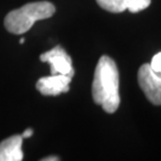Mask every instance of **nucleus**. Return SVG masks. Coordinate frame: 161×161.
Returning a JSON list of instances; mask_svg holds the SVG:
<instances>
[{"label": "nucleus", "mask_w": 161, "mask_h": 161, "mask_svg": "<svg viewBox=\"0 0 161 161\" xmlns=\"http://www.w3.org/2000/svg\"><path fill=\"white\" fill-rule=\"evenodd\" d=\"M42 160L43 161H58V160H60V158L57 156H50V157H47V158H43Z\"/></svg>", "instance_id": "obj_11"}, {"label": "nucleus", "mask_w": 161, "mask_h": 161, "mask_svg": "<svg viewBox=\"0 0 161 161\" xmlns=\"http://www.w3.org/2000/svg\"><path fill=\"white\" fill-rule=\"evenodd\" d=\"M21 135H14L0 142V161H21L23 159L22 153Z\"/></svg>", "instance_id": "obj_6"}, {"label": "nucleus", "mask_w": 161, "mask_h": 161, "mask_svg": "<svg viewBox=\"0 0 161 161\" xmlns=\"http://www.w3.org/2000/svg\"><path fill=\"white\" fill-rule=\"evenodd\" d=\"M151 4V0H129L128 9L131 13H138L146 9Z\"/></svg>", "instance_id": "obj_8"}, {"label": "nucleus", "mask_w": 161, "mask_h": 161, "mask_svg": "<svg viewBox=\"0 0 161 161\" xmlns=\"http://www.w3.org/2000/svg\"><path fill=\"white\" fill-rule=\"evenodd\" d=\"M150 66L156 75L161 76V53H157L153 57L152 62H151Z\"/></svg>", "instance_id": "obj_9"}, {"label": "nucleus", "mask_w": 161, "mask_h": 161, "mask_svg": "<svg viewBox=\"0 0 161 161\" xmlns=\"http://www.w3.org/2000/svg\"><path fill=\"white\" fill-rule=\"evenodd\" d=\"M19 43H20V44H23L24 43V39H23V38H21L20 41H19Z\"/></svg>", "instance_id": "obj_12"}, {"label": "nucleus", "mask_w": 161, "mask_h": 161, "mask_svg": "<svg viewBox=\"0 0 161 161\" xmlns=\"http://www.w3.org/2000/svg\"><path fill=\"white\" fill-rule=\"evenodd\" d=\"M102 8L110 13H122L128 9L129 0H96Z\"/></svg>", "instance_id": "obj_7"}, {"label": "nucleus", "mask_w": 161, "mask_h": 161, "mask_svg": "<svg viewBox=\"0 0 161 161\" xmlns=\"http://www.w3.org/2000/svg\"><path fill=\"white\" fill-rule=\"evenodd\" d=\"M71 76L65 75H51L41 78L36 84V88L41 94L46 96H57L69 91Z\"/></svg>", "instance_id": "obj_5"}, {"label": "nucleus", "mask_w": 161, "mask_h": 161, "mask_svg": "<svg viewBox=\"0 0 161 161\" xmlns=\"http://www.w3.org/2000/svg\"><path fill=\"white\" fill-rule=\"evenodd\" d=\"M40 60L42 62L49 63L51 75H65L71 78L75 75L71 58L61 46H56L42 53Z\"/></svg>", "instance_id": "obj_4"}, {"label": "nucleus", "mask_w": 161, "mask_h": 161, "mask_svg": "<svg viewBox=\"0 0 161 161\" xmlns=\"http://www.w3.org/2000/svg\"><path fill=\"white\" fill-rule=\"evenodd\" d=\"M138 84L147 98L155 106H161V76L156 75L150 64H143L138 70Z\"/></svg>", "instance_id": "obj_3"}, {"label": "nucleus", "mask_w": 161, "mask_h": 161, "mask_svg": "<svg viewBox=\"0 0 161 161\" xmlns=\"http://www.w3.org/2000/svg\"><path fill=\"white\" fill-rule=\"evenodd\" d=\"M33 133H34V131L31 130V129H27V130H25L23 132V134H22L21 136L23 137V139L24 138H30L31 135H33Z\"/></svg>", "instance_id": "obj_10"}, {"label": "nucleus", "mask_w": 161, "mask_h": 161, "mask_svg": "<svg viewBox=\"0 0 161 161\" xmlns=\"http://www.w3.org/2000/svg\"><path fill=\"white\" fill-rule=\"evenodd\" d=\"M92 97L107 113H114L119 107V72L116 63L108 56L98 60L92 83Z\"/></svg>", "instance_id": "obj_1"}, {"label": "nucleus", "mask_w": 161, "mask_h": 161, "mask_svg": "<svg viewBox=\"0 0 161 161\" xmlns=\"http://www.w3.org/2000/svg\"><path fill=\"white\" fill-rule=\"evenodd\" d=\"M54 12L56 8L51 2L38 1L27 3L6 15L4 20L5 28L15 35L24 34L36 21L50 18Z\"/></svg>", "instance_id": "obj_2"}]
</instances>
